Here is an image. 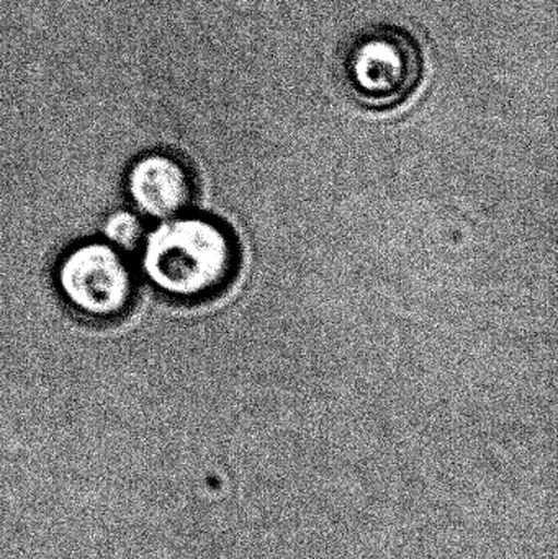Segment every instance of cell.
Here are the masks:
<instances>
[{
	"instance_id": "2",
	"label": "cell",
	"mask_w": 558,
	"mask_h": 559,
	"mask_svg": "<svg viewBox=\"0 0 558 559\" xmlns=\"http://www.w3.org/2000/svg\"><path fill=\"white\" fill-rule=\"evenodd\" d=\"M423 72L422 46L395 25L359 29L341 52L340 74L347 94L372 110L405 104L422 84Z\"/></svg>"
},
{
	"instance_id": "3",
	"label": "cell",
	"mask_w": 558,
	"mask_h": 559,
	"mask_svg": "<svg viewBox=\"0 0 558 559\" xmlns=\"http://www.w3.org/2000/svg\"><path fill=\"white\" fill-rule=\"evenodd\" d=\"M56 278L64 301L85 318H118L133 302V271L123 252L108 242H85L69 251Z\"/></svg>"
},
{
	"instance_id": "4",
	"label": "cell",
	"mask_w": 558,
	"mask_h": 559,
	"mask_svg": "<svg viewBox=\"0 0 558 559\" xmlns=\"http://www.w3.org/2000/svg\"><path fill=\"white\" fill-rule=\"evenodd\" d=\"M127 190L140 215L159 222L183 215L195 197L186 164L164 153L140 157L128 173Z\"/></svg>"
},
{
	"instance_id": "1",
	"label": "cell",
	"mask_w": 558,
	"mask_h": 559,
	"mask_svg": "<svg viewBox=\"0 0 558 559\" xmlns=\"http://www.w3.org/2000/svg\"><path fill=\"white\" fill-rule=\"evenodd\" d=\"M141 271L167 298L199 302L225 292L239 271L238 241L222 223L179 215L147 233Z\"/></svg>"
},
{
	"instance_id": "5",
	"label": "cell",
	"mask_w": 558,
	"mask_h": 559,
	"mask_svg": "<svg viewBox=\"0 0 558 559\" xmlns=\"http://www.w3.org/2000/svg\"><path fill=\"white\" fill-rule=\"evenodd\" d=\"M105 236L108 245L124 254V252L140 251L146 238V231L138 213L117 212L105 223Z\"/></svg>"
}]
</instances>
